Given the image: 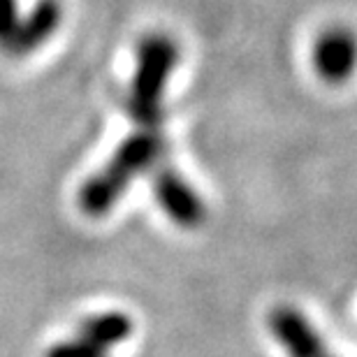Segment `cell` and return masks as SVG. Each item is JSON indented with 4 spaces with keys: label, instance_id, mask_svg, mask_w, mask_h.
<instances>
[{
    "label": "cell",
    "instance_id": "6da1fadb",
    "mask_svg": "<svg viewBox=\"0 0 357 357\" xmlns=\"http://www.w3.org/2000/svg\"><path fill=\"white\" fill-rule=\"evenodd\" d=\"M137 128V126H135ZM162 128H137L79 190V206L91 218L107 216L135 178L162 160Z\"/></svg>",
    "mask_w": 357,
    "mask_h": 357
},
{
    "label": "cell",
    "instance_id": "7a4b0ae2",
    "mask_svg": "<svg viewBox=\"0 0 357 357\" xmlns=\"http://www.w3.org/2000/svg\"><path fill=\"white\" fill-rule=\"evenodd\" d=\"M178 61L172 38L151 33L139 40L137 63L128 89V114L137 128H162V96Z\"/></svg>",
    "mask_w": 357,
    "mask_h": 357
},
{
    "label": "cell",
    "instance_id": "3957f363",
    "mask_svg": "<svg viewBox=\"0 0 357 357\" xmlns=\"http://www.w3.org/2000/svg\"><path fill=\"white\" fill-rule=\"evenodd\" d=\"M63 7L59 0H38L26 17L17 0H0V49L10 56H28L59 31Z\"/></svg>",
    "mask_w": 357,
    "mask_h": 357
},
{
    "label": "cell",
    "instance_id": "277c9868",
    "mask_svg": "<svg viewBox=\"0 0 357 357\" xmlns=\"http://www.w3.org/2000/svg\"><path fill=\"white\" fill-rule=\"evenodd\" d=\"M130 334V316L121 311H105L84 320L75 337L54 344L45 357H107L112 348L123 344Z\"/></svg>",
    "mask_w": 357,
    "mask_h": 357
},
{
    "label": "cell",
    "instance_id": "5b68a950",
    "mask_svg": "<svg viewBox=\"0 0 357 357\" xmlns=\"http://www.w3.org/2000/svg\"><path fill=\"white\" fill-rule=\"evenodd\" d=\"M153 195L176 225L197 227L204 220V202L195 188L176 172V167L167 162H158L153 167Z\"/></svg>",
    "mask_w": 357,
    "mask_h": 357
},
{
    "label": "cell",
    "instance_id": "8992f818",
    "mask_svg": "<svg viewBox=\"0 0 357 357\" xmlns=\"http://www.w3.org/2000/svg\"><path fill=\"white\" fill-rule=\"evenodd\" d=\"M269 327L290 357H334L309 318L292 306H278L271 311Z\"/></svg>",
    "mask_w": 357,
    "mask_h": 357
},
{
    "label": "cell",
    "instance_id": "52a82bcc",
    "mask_svg": "<svg viewBox=\"0 0 357 357\" xmlns=\"http://www.w3.org/2000/svg\"><path fill=\"white\" fill-rule=\"evenodd\" d=\"M355 47L353 38L346 31H327L318 38L313 47V66L318 75L327 82H344L353 70Z\"/></svg>",
    "mask_w": 357,
    "mask_h": 357
}]
</instances>
